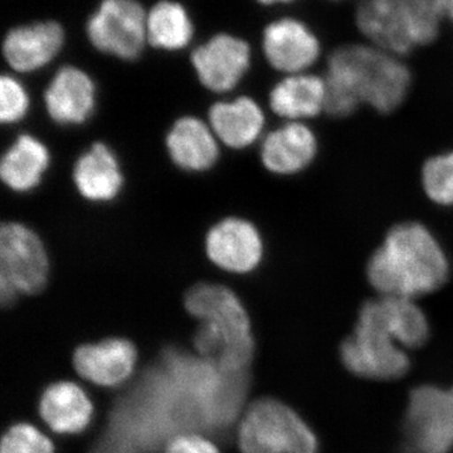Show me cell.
Returning a JSON list of instances; mask_svg holds the SVG:
<instances>
[{
  "mask_svg": "<svg viewBox=\"0 0 453 453\" xmlns=\"http://www.w3.org/2000/svg\"><path fill=\"white\" fill-rule=\"evenodd\" d=\"M318 149V139L308 125L288 121L265 136L261 162L273 174L295 175L311 165Z\"/></svg>",
  "mask_w": 453,
  "mask_h": 453,
  "instance_id": "15",
  "label": "cell"
},
{
  "mask_svg": "<svg viewBox=\"0 0 453 453\" xmlns=\"http://www.w3.org/2000/svg\"><path fill=\"white\" fill-rule=\"evenodd\" d=\"M426 196L441 207H453V151L429 157L422 169Z\"/></svg>",
  "mask_w": 453,
  "mask_h": 453,
  "instance_id": "25",
  "label": "cell"
},
{
  "mask_svg": "<svg viewBox=\"0 0 453 453\" xmlns=\"http://www.w3.org/2000/svg\"><path fill=\"white\" fill-rule=\"evenodd\" d=\"M262 50L273 70L286 74L306 73L320 58L315 32L297 18L273 20L262 31Z\"/></svg>",
  "mask_w": 453,
  "mask_h": 453,
  "instance_id": "12",
  "label": "cell"
},
{
  "mask_svg": "<svg viewBox=\"0 0 453 453\" xmlns=\"http://www.w3.org/2000/svg\"><path fill=\"white\" fill-rule=\"evenodd\" d=\"M0 453H53V446L38 429L19 423L3 436Z\"/></svg>",
  "mask_w": 453,
  "mask_h": 453,
  "instance_id": "27",
  "label": "cell"
},
{
  "mask_svg": "<svg viewBox=\"0 0 453 453\" xmlns=\"http://www.w3.org/2000/svg\"><path fill=\"white\" fill-rule=\"evenodd\" d=\"M219 140L205 124L196 116H183L166 134V150L172 162L179 169L190 173L207 172L219 162Z\"/></svg>",
  "mask_w": 453,
  "mask_h": 453,
  "instance_id": "17",
  "label": "cell"
},
{
  "mask_svg": "<svg viewBox=\"0 0 453 453\" xmlns=\"http://www.w3.org/2000/svg\"><path fill=\"white\" fill-rule=\"evenodd\" d=\"M136 349L127 339L112 338L77 348L73 365L82 378L103 387H116L130 377Z\"/></svg>",
  "mask_w": 453,
  "mask_h": 453,
  "instance_id": "16",
  "label": "cell"
},
{
  "mask_svg": "<svg viewBox=\"0 0 453 453\" xmlns=\"http://www.w3.org/2000/svg\"><path fill=\"white\" fill-rule=\"evenodd\" d=\"M43 100L47 113L56 124L79 127L96 109V83L82 68L62 65L44 89Z\"/></svg>",
  "mask_w": 453,
  "mask_h": 453,
  "instance_id": "14",
  "label": "cell"
},
{
  "mask_svg": "<svg viewBox=\"0 0 453 453\" xmlns=\"http://www.w3.org/2000/svg\"><path fill=\"white\" fill-rule=\"evenodd\" d=\"M205 253L214 266L247 275L261 265L265 242L257 226L250 220L228 217L216 223L205 235Z\"/></svg>",
  "mask_w": 453,
  "mask_h": 453,
  "instance_id": "11",
  "label": "cell"
},
{
  "mask_svg": "<svg viewBox=\"0 0 453 453\" xmlns=\"http://www.w3.org/2000/svg\"><path fill=\"white\" fill-rule=\"evenodd\" d=\"M195 33L189 12L177 0H159L148 11L146 37L153 49L178 52L189 46Z\"/></svg>",
  "mask_w": 453,
  "mask_h": 453,
  "instance_id": "23",
  "label": "cell"
},
{
  "mask_svg": "<svg viewBox=\"0 0 453 453\" xmlns=\"http://www.w3.org/2000/svg\"><path fill=\"white\" fill-rule=\"evenodd\" d=\"M74 187L86 201L111 202L120 195L124 175L118 157L104 142H95L76 160Z\"/></svg>",
  "mask_w": 453,
  "mask_h": 453,
  "instance_id": "18",
  "label": "cell"
},
{
  "mask_svg": "<svg viewBox=\"0 0 453 453\" xmlns=\"http://www.w3.org/2000/svg\"><path fill=\"white\" fill-rule=\"evenodd\" d=\"M258 4L265 5V7H273L277 4H288V3L295 2V0H255Z\"/></svg>",
  "mask_w": 453,
  "mask_h": 453,
  "instance_id": "30",
  "label": "cell"
},
{
  "mask_svg": "<svg viewBox=\"0 0 453 453\" xmlns=\"http://www.w3.org/2000/svg\"><path fill=\"white\" fill-rule=\"evenodd\" d=\"M442 19L437 0H362L356 13L366 40L398 57L436 40Z\"/></svg>",
  "mask_w": 453,
  "mask_h": 453,
  "instance_id": "4",
  "label": "cell"
},
{
  "mask_svg": "<svg viewBox=\"0 0 453 453\" xmlns=\"http://www.w3.org/2000/svg\"><path fill=\"white\" fill-rule=\"evenodd\" d=\"M251 61L249 42L226 32L211 35L190 53L198 81L214 94H226L237 88L249 73Z\"/></svg>",
  "mask_w": 453,
  "mask_h": 453,
  "instance_id": "10",
  "label": "cell"
},
{
  "mask_svg": "<svg viewBox=\"0 0 453 453\" xmlns=\"http://www.w3.org/2000/svg\"><path fill=\"white\" fill-rule=\"evenodd\" d=\"M449 276L445 250L418 222L393 226L366 265L368 281L380 296L416 300L440 290Z\"/></svg>",
  "mask_w": 453,
  "mask_h": 453,
  "instance_id": "2",
  "label": "cell"
},
{
  "mask_svg": "<svg viewBox=\"0 0 453 453\" xmlns=\"http://www.w3.org/2000/svg\"><path fill=\"white\" fill-rule=\"evenodd\" d=\"M381 319L387 329L401 347L421 348L427 342L429 321L427 315L416 303L407 297L380 296L377 299Z\"/></svg>",
  "mask_w": 453,
  "mask_h": 453,
  "instance_id": "24",
  "label": "cell"
},
{
  "mask_svg": "<svg viewBox=\"0 0 453 453\" xmlns=\"http://www.w3.org/2000/svg\"><path fill=\"white\" fill-rule=\"evenodd\" d=\"M340 359L348 372L369 380L404 377L411 360L381 319L378 301H366L357 314L354 332L340 345Z\"/></svg>",
  "mask_w": 453,
  "mask_h": 453,
  "instance_id": "5",
  "label": "cell"
},
{
  "mask_svg": "<svg viewBox=\"0 0 453 453\" xmlns=\"http://www.w3.org/2000/svg\"><path fill=\"white\" fill-rule=\"evenodd\" d=\"M50 164V154L44 142L23 134L3 154L0 177L13 192H31L43 180Z\"/></svg>",
  "mask_w": 453,
  "mask_h": 453,
  "instance_id": "21",
  "label": "cell"
},
{
  "mask_svg": "<svg viewBox=\"0 0 453 453\" xmlns=\"http://www.w3.org/2000/svg\"><path fill=\"white\" fill-rule=\"evenodd\" d=\"M65 31L53 19L12 27L3 38L2 52L12 70L32 73L50 65L64 50Z\"/></svg>",
  "mask_w": 453,
  "mask_h": 453,
  "instance_id": "13",
  "label": "cell"
},
{
  "mask_svg": "<svg viewBox=\"0 0 453 453\" xmlns=\"http://www.w3.org/2000/svg\"><path fill=\"white\" fill-rule=\"evenodd\" d=\"M402 449L403 453L453 451V387L426 384L410 393Z\"/></svg>",
  "mask_w": 453,
  "mask_h": 453,
  "instance_id": "8",
  "label": "cell"
},
{
  "mask_svg": "<svg viewBox=\"0 0 453 453\" xmlns=\"http://www.w3.org/2000/svg\"><path fill=\"white\" fill-rule=\"evenodd\" d=\"M437 4L442 17L453 23V0H437Z\"/></svg>",
  "mask_w": 453,
  "mask_h": 453,
  "instance_id": "29",
  "label": "cell"
},
{
  "mask_svg": "<svg viewBox=\"0 0 453 453\" xmlns=\"http://www.w3.org/2000/svg\"><path fill=\"white\" fill-rule=\"evenodd\" d=\"M242 453H320L315 432L282 402L262 398L253 402L238 429Z\"/></svg>",
  "mask_w": 453,
  "mask_h": 453,
  "instance_id": "6",
  "label": "cell"
},
{
  "mask_svg": "<svg viewBox=\"0 0 453 453\" xmlns=\"http://www.w3.org/2000/svg\"><path fill=\"white\" fill-rule=\"evenodd\" d=\"M40 413L57 434H79L91 421L92 404L77 384L58 381L42 395Z\"/></svg>",
  "mask_w": 453,
  "mask_h": 453,
  "instance_id": "22",
  "label": "cell"
},
{
  "mask_svg": "<svg viewBox=\"0 0 453 453\" xmlns=\"http://www.w3.org/2000/svg\"><path fill=\"white\" fill-rule=\"evenodd\" d=\"M31 98L23 83L12 74L0 79V120L5 125L17 124L26 118Z\"/></svg>",
  "mask_w": 453,
  "mask_h": 453,
  "instance_id": "26",
  "label": "cell"
},
{
  "mask_svg": "<svg viewBox=\"0 0 453 453\" xmlns=\"http://www.w3.org/2000/svg\"><path fill=\"white\" fill-rule=\"evenodd\" d=\"M268 103L271 110L286 121L309 120L325 112L326 83L318 74H288L271 89Z\"/></svg>",
  "mask_w": 453,
  "mask_h": 453,
  "instance_id": "20",
  "label": "cell"
},
{
  "mask_svg": "<svg viewBox=\"0 0 453 453\" xmlns=\"http://www.w3.org/2000/svg\"><path fill=\"white\" fill-rule=\"evenodd\" d=\"M50 277V258L40 235L23 223L0 229V301L11 306L22 295L38 294Z\"/></svg>",
  "mask_w": 453,
  "mask_h": 453,
  "instance_id": "7",
  "label": "cell"
},
{
  "mask_svg": "<svg viewBox=\"0 0 453 453\" xmlns=\"http://www.w3.org/2000/svg\"><path fill=\"white\" fill-rule=\"evenodd\" d=\"M325 112L347 118L360 105L390 113L404 103L412 73L387 50L368 44H344L327 58Z\"/></svg>",
  "mask_w": 453,
  "mask_h": 453,
  "instance_id": "1",
  "label": "cell"
},
{
  "mask_svg": "<svg viewBox=\"0 0 453 453\" xmlns=\"http://www.w3.org/2000/svg\"><path fill=\"white\" fill-rule=\"evenodd\" d=\"M165 453H219L217 447L195 434H178L166 445Z\"/></svg>",
  "mask_w": 453,
  "mask_h": 453,
  "instance_id": "28",
  "label": "cell"
},
{
  "mask_svg": "<svg viewBox=\"0 0 453 453\" xmlns=\"http://www.w3.org/2000/svg\"><path fill=\"white\" fill-rule=\"evenodd\" d=\"M148 12L139 0H100L86 20L91 46L104 55L134 61L144 52Z\"/></svg>",
  "mask_w": 453,
  "mask_h": 453,
  "instance_id": "9",
  "label": "cell"
},
{
  "mask_svg": "<svg viewBox=\"0 0 453 453\" xmlns=\"http://www.w3.org/2000/svg\"><path fill=\"white\" fill-rule=\"evenodd\" d=\"M208 120L222 144L244 149L255 144L264 133L266 118L257 101L250 96L219 101L211 106Z\"/></svg>",
  "mask_w": 453,
  "mask_h": 453,
  "instance_id": "19",
  "label": "cell"
},
{
  "mask_svg": "<svg viewBox=\"0 0 453 453\" xmlns=\"http://www.w3.org/2000/svg\"><path fill=\"white\" fill-rule=\"evenodd\" d=\"M198 319L195 347L203 359L226 374H242L251 365L255 340L251 320L237 294L219 283H196L184 299Z\"/></svg>",
  "mask_w": 453,
  "mask_h": 453,
  "instance_id": "3",
  "label": "cell"
}]
</instances>
